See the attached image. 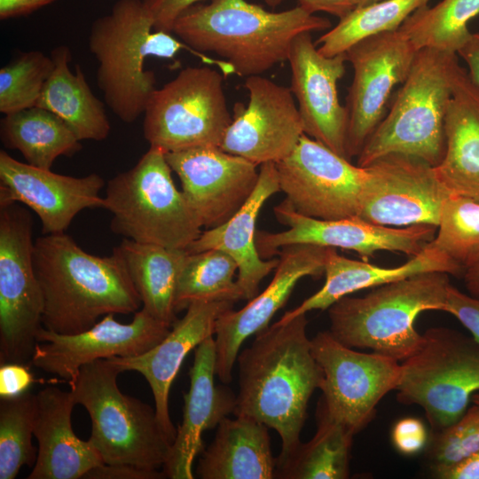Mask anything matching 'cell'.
Listing matches in <instances>:
<instances>
[{
	"label": "cell",
	"mask_w": 479,
	"mask_h": 479,
	"mask_svg": "<svg viewBox=\"0 0 479 479\" xmlns=\"http://www.w3.org/2000/svg\"><path fill=\"white\" fill-rule=\"evenodd\" d=\"M307 325L306 314L276 322L257 333L236 360L239 393L233 414L253 418L276 430L281 440L276 467L301 444L309 400L323 380Z\"/></svg>",
	"instance_id": "1"
},
{
	"label": "cell",
	"mask_w": 479,
	"mask_h": 479,
	"mask_svg": "<svg viewBox=\"0 0 479 479\" xmlns=\"http://www.w3.org/2000/svg\"><path fill=\"white\" fill-rule=\"evenodd\" d=\"M34 266L43 298V326L78 334L107 314H130L142 304L116 250L109 256L84 251L65 232L34 242Z\"/></svg>",
	"instance_id": "2"
},
{
	"label": "cell",
	"mask_w": 479,
	"mask_h": 479,
	"mask_svg": "<svg viewBox=\"0 0 479 479\" xmlns=\"http://www.w3.org/2000/svg\"><path fill=\"white\" fill-rule=\"evenodd\" d=\"M329 20L301 6L274 12L247 0L197 4L175 21L171 33L199 52H214L241 76L261 75L287 60L300 34L331 27Z\"/></svg>",
	"instance_id": "3"
},
{
	"label": "cell",
	"mask_w": 479,
	"mask_h": 479,
	"mask_svg": "<svg viewBox=\"0 0 479 479\" xmlns=\"http://www.w3.org/2000/svg\"><path fill=\"white\" fill-rule=\"evenodd\" d=\"M88 47L98 63L96 78L105 102L126 123L144 114L157 89L154 73L145 67L148 57L173 59L187 50L207 64L221 65L170 33L156 30L143 0L117 1L91 25Z\"/></svg>",
	"instance_id": "4"
},
{
	"label": "cell",
	"mask_w": 479,
	"mask_h": 479,
	"mask_svg": "<svg viewBox=\"0 0 479 479\" xmlns=\"http://www.w3.org/2000/svg\"><path fill=\"white\" fill-rule=\"evenodd\" d=\"M448 275L422 272L379 286L362 297L346 295L327 309L328 331L345 346L403 361L424 340L414 327L416 318L426 310L445 311Z\"/></svg>",
	"instance_id": "5"
},
{
	"label": "cell",
	"mask_w": 479,
	"mask_h": 479,
	"mask_svg": "<svg viewBox=\"0 0 479 479\" xmlns=\"http://www.w3.org/2000/svg\"><path fill=\"white\" fill-rule=\"evenodd\" d=\"M457 53L418 50L389 112L365 143L357 165L366 167L392 153L416 157L432 167L445 151L444 121Z\"/></svg>",
	"instance_id": "6"
},
{
	"label": "cell",
	"mask_w": 479,
	"mask_h": 479,
	"mask_svg": "<svg viewBox=\"0 0 479 479\" xmlns=\"http://www.w3.org/2000/svg\"><path fill=\"white\" fill-rule=\"evenodd\" d=\"M121 373L108 358L98 359L82 366L70 385L76 404L90 417L89 440L105 464L163 467L172 443L155 409L120 390L117 377Z\"/></svg>",
	"instance_id": "7"
},
{
	"label": "cell",
	"mask_w": 479,
	"mask_h": 479,
	"mask_svg": "<svg viewBox=\"0 0 479 479\" xmlns=\"http://www.w3.org/2000/svg\"><path fill=\"white\" fill-rule=\"evenodd\" d=\"M171 171L166 153L150 146L134 167L108 181L102 208L112 214L114 233L185 249L200 236L201 225Z\"/></svg>",
	"instance_id": "8"
},
{
	"label": "cell",
	"mask_w": 479,
	"mask_h": 479,
	"mask_svg": "<svg viewBox=\"0 0 479 479\" xmlns=\"http://www.w3.org/2000/svg\"><path fill=\"white\" fill-rule=\"evenodd\" d=\"M423 338L401 363L397 398L420 406L436 432L457 421L479 391V342L442 326L428 329Z\"/></svg>",
	"instance_id": "9"
},
{
	"label": "cell",
	"mask_w": 479,
	"mask_h": 479,
	"mask_svg": "<svg viewBox=\"0 0 479 479\" xmlns=\"http://www.w3.org/2000/svg\"><path fill=\"white\" fill-rule=\"evenodd\" d=\"M221 74L187 67L151 95L143 133L150 146L167 153L218 146L232 122Z\"/></svg>",
	"instance_id": "10"
},
{
	"label": "cell",
	"mask_w": 479,
	"mask_h": 479,
	"mask_svg": "<svg viewBox=\"0 0 479 479\" xmlns=\"http://www.w3.org/2000/svg\"><path fill=\"white\" fill-rule=\"evenodd\" d=\"M33 219L20 203L0 205V362L31 359L43 298L33 260Z\"/></svg>",
	"instance_id": "11"
},
{
	"label": "cell",
	"mask_w": 479,
	"mask_h": 479,
	"mask_svg": "<svg viewBox=\"0 0 479 479\" xmlns=\"http://www.w3.org/2000/svg\"><path fill=\"white\" fill-rule=\"evenodd\" d=\"M310 342L323 371L319 401L334 420L356 435L373 420L379 402L396 390L401 364L382 354L345 346L329 331L318 332Z\"/></svg>",
	"instance_id": "12"
},
{
	"label": "cell",
	"mask_w": 479,
	"mask_h": 479,
	"mask_svg": "<svg viewBox=\"0 0 479 479\" xmlns=\"http://www.w3.org/2000/svg\"><path fill=\"white\" fill-rule=\"evenodd\" d=\"M276 167L279 190L296 212L322 220L357 216L368 177L365 167L353 165L306 134Z\"/></svg>",
	"instance_id": "13"
},
{
	"label": "cell",
	"mask_w": 479,
	"mask_h": 479,
	"mask_svg": "<svg viewBox=\"0 0 479 479\" xmlns=\"http://www.w3.org/2000/svg\"><path fill=\"white\" fill-rule=\"evenodd\" d=\"M418 50L397 28L366 37L345 53L353 68L346 98V153L357 157L387 114L394 88L408 75Z\"/></svg>",
	"instance_id": "14"
},
{
	"label": "cell",
	"mask_w": 479,
	"mask_h": 479,
	"mask_svg": "<svg viewBox=\"0 0 479 479\" xmlns=\"http://www.w3.org/2000/svg\"><path fill=\"white\" fill-rule=\"evenodd\" d=\"M276 219L287 230L269 232L256 231L255 243L262 258H271L279 248L295 244H310L356 251L366 261L374 252L388 250L414 256L436 236V226L415 224L389 227L369 223L358 216L322 220L296 212L284 200L274 207Z\"/></svg>",
	"instance_id": "15"
},
{
	"label": "cell",
	"mask_w": 479,
	"mask_h": 479,
	"mask_svg": "<svg viewBox=\"0 0 479 479\" xmlns=\"http://www.w3.org/2000/svg\"><path fill=\"white\" fill-rule=\"evenodd\" d=\"M114 315L104 316L78 334H59L43 326L36 335L31 364L67 381L70 386L84 365L114 357L141 355L160 343L172 326L143 308L128 324L116 321Z\"/></svg>",
	"instance_id": "16"
},
{
	"label": "cell",
	"mask_w": 479,
	"mask_h": 479,
	"mask_svg": "<svg viewBox=\"0 0 479 479\" xmlns=\"http://www.w3.org/2000/svg\"><path fill=\"white\" fill-rule=\"evenodd\" d=\"M365 168L368 177L357 216L389 227H437L443 204L452 193L432 166L416 157L392 153Z\"/></svg>",
	"instance_id": "17"
},
{
	"label": "cell",
	"mask_w": 479,
	"mask_h": 479,
	"mask_svg": "<svg viewBox=\"0 0 479 479\" xmlns=\"http://www.w3.org/2000/svg\"><path fill=\"white\" fill-rule=\"evenodd\" d=\"M247 106L237 103L219 147L257 166L278 163L294 150L304 133L294 95L262 75L247 77Z\"/></svg>",
	"instance_id": "18"
},
{
	"label": "cell",
	"mask_w": 479,
	"mask_h": 479,
	"mask_svg": "<svg viewBox=\"0 0 479 479\" xmlns=\"http://www.w3.org/2000/svg\"><path fill=\"white\" fill-rule=\"evenodd\" d=\"M166 159L201 227L207 229L223 224L239 211L259 177L256 164L218 146L167 153Z\"/></svg>",
	"instance_id": "19"
},
{
	"label": "cell",
	"mask_w": 479,
	"mask_h": 479,
	"mask_svg": "<svg viewBox=\"0 0 479 479\" xmlns=\"http://www.w3.org/2000/svg\"><path fill=\"white\" fill-rule=\"evenodd\" d=\"M330 247L310 244L287 246L279 251V264L269 286L239 310L223 313L216 324V374L224 384L232 370L243 342L269 326L275 313L304 277L324 274Z\"/></svg>",
	"instance_id": "20"
},
{
	"label": "cell",
	"mask_w": 479,
	"mask_h": 479,
	"mask_svg": "<svg viewBox=\"0 0 479 479\" xmlns=\"http://www.w3.org/2000/svg\"><path fill=\"white\" fill-rule=\"evenodd\" d=\"M290 90L298 102L304 133L346 158L348 119L338 97L337 84L345 73L346 53L321 54L310 32L292 42L288 58Z\"/></svg>",
	"instance_id": "21"
},
{
	"label": "cell",
	"mask_w": 479,
	"mask_h": 479,
	"mask_svg": "<svg viewBox=\"0 0 479 479\" xmlns=\"http://www.w3.org/2000/svg\"><path fill=\"white\" fill-rule=\"evenodd\" d=\"M104 179L75 177L32 166L0 151V205L22 203L40 218L43 234L60 233L85 208L103 207Z\"/></svg>",
	"instance_id": "22"
},
{
	"label": "cell",
	"mask_w": 479,
	"mask_h": 479,
	"mask_svg": "<svg viewBox=\"0 0 479 479\" xmlns=\"http://www.w3.org/2000/svg\"><path fill=\"white\" fill-rule=\"evenodd\" d=\"M231 301L191 303L184 317L177 319L168 335L146 352L134 357L108 358L120 371H135L149 383L159 422L173 444L177 429L169 416L170 387L189 352L213 336L218 318L232 309Z\"/></svg>",
	"instance_id": "23"
},
{
	"label": "cell",
	"mask_w": 479,
	"mask_h": 479,
	"mask_svg": "<svg viewBox=\"0 0 479 479\" xmlns=\"http://www.w3.org/2000/svg\"><path fill=\"white\" fill-rule=\"evenodd\" d=\"M215 376L216 343L210 336L195 348L189 371L190 388L184 395L182 422L162 467L168 478L192 479L193 461L204 450L203 432L233 413L236 396L225 384L216 385Z\"/></svg>",
	"instance_id": "24"
},
{
	"label": "cell",
	"mask_w": 479,
	"mask_h": 479,
	"mask_svg": "<svg viewBox=\"0 0 479 479\" xmlns=\"http://www.w3.org/2000/svg\"><path fill=\"white\" fill-rule=\"evenodd\" d=\"M34 436L36 460L27 479H78L104 463L90 440H81L72 428L76 404L73 392L49 386L36 394Z\"/></svg>",
	"instance_id": "25"
},
{
	"label": "cell",
	"mask_w": 479,
	"mask_h": 479,
	"mask_svg": "<svg viewBox=\"0 0 479 479\" xmlns=\"http://www.w3.org/2000/svg\"><path fill=\"white\" fill-rule=\"evenodd\" d=\"M278 192L276 163L260 165L256 186L240 209L223 224L201 232L186 248L189 253L216 249L230 255L238 265L236 281L243 300L256 296L261 281L279 264V258H262L255 243V224L261 208Z\"/></svg>",
	"instance_id": "26"
},
{
	"label": "cell",
	"mask_w": 479,
	"mask_h": 479,
	"mask_svg": "<svg viewBox=\"0 0 479 479\" xmlns=\"http://www.w3.org/2000/svg\"><path fill=\"white\" fill-rule=\"evenodd\" d=\"M445 151L433 167L452 194L479 200V86L457 65L444 121Z\"/></svg>",
	"instance_id": "27"
},
{
	"label": "cell",
	"mask_w": 479,
	"mask_h": 479,
	"mask_svg": "<svg viewBox=\"0 0 479 479\" xmlns=\"http://www.w3.org/2000/svg\"><path fill=\"white\" fill-rule=\"evenodd\" d=\"M428 271H442L454 276H463L465 273L460 265L430 243L405 263L392 268L373 265L365 260L349 259L338 255L335 248L330 247L325 265L326 281L323 287L298 307L285 312L277 322L285 323L314 310H327L339 299L354 292Z\"/></svg>",
	"instance_id": "28"
},
{
	"label": "cell",
	"mask_w": 479,
	"mask_h": 479,
	"mask_svg": "<svg viewBox=\"0 0 479 479\" xmlns=\"http://www.w3.org/2000/svg\"><path fill=\"white\" fill-rule=\"evenodd\" d=\"M235 417L219 422L212 443L201 452L196 475L201 479L275 478L269 428L253 418Z\"/></svg>",
	"instance_id": "29"
},
{
	"label": "cell",
	"mask_w": 479,
	"mask_h": 479,
	"mask_svg": "<svg viewBox=\"0 0 479 479\" xmlns=\"http://www.w3.org/2000/svg\"><path fill=\"white\" fill-rule=\"evenodd\" d=\"M54 68L35 106L51 111L63 120L79 140H105L111 125L104 103L92 92L82 67H69L71 51L59 45L51 51Z\"/></svg>",
	"instance_id": "30"
},
{
	"label": "cell",
	"mask_w": 479,
	"mask_h": 479,
	"mask_svg": "<svg viewBox=\"0 0 479 479\" xmlns=\"http://www.w3.org/2000/svg\"><path fill=\"white\" fill-rule=\"evenodd\" d=\"M114 249L126 265L143 309L155 318L172 326L177 320V285L188 255L187 249L129 239H124Z\"/></svg>",
	"instance_id": "31"
},
{
	"label": "cell",
	"mask_w": 479,
	"mask_h": 479,
	"mask_svg": "<svg viewBox=\"0 0 479 479\" xmlns=\"http://www.w3.org/2000/svg\"><path fill=\"white\" fill-rule=\"evenodd\" d=\"M4 145L18 150L26 162L51 169L59 156H72L82 149L70 127L51 111L33 106L10 114L0 122Z\"/></svg>",
	"instance_id": "32"
},
{
	"label": "cell",
	"mask_w": 479,
	"mask_h": 479,
	"mask_svg": "<svg viewBox=\"0 0 479 479\" xmlns=\"http://www.w3.org/2000/svg\"><path fill=\"white\" fill-rule=\"evenodd\" d=\"M314 436L276 467L275 478L346 479L355 434L334 420L319 401Z\"/></svg>",
	"instance_id": "33"
},
{
	"label": "cell",
	"mask_w": 479,
	"mask_h": 479,
	"mask_svg": "<svg viewBox=\"0 0 479 479\" xmlns=\"http://www.w3.org/2000/svg\"><path fill=\"white\" fill-rule=\"evenodd\" d=\"M479 14V0H442L413 12L399 27L417 50L457 53L471 35L470 20Z\"/></svg>",
	"instance_id": "34"
},
{
	"label": "cell",
	"mask_w": 479,
	"mask_h": 479,
	"mask_svg": "<svg viewBox=\"0 0 479 479\" xmlns=\"http://www.w3.org/2000/svg\"><path fill=\"white\" fill-rule=\"evenodd\" d=\"M238 265L227 254L209 249L189 253L180 271L175 297L178 313L199 301L237 302L243 300L235 273Z\"/></svg>",
	"instance_id": "35"
},
{
	"label": "cell",
	"mask_w": 479,
	"mask_h": 479,
	"mask_svg": "<svg viewBox=\"0 0 479 479\" xmlns=\"http://www.w3.org/2000/svg\"><path fill=\"white\" fill-rule=\"evenodd\" d=\"M429 0H382L356 8L316 42L318 51L326 57L345 53L357 42L381 33L399 28Z\"/></svg>",
	"instance_id": "36"
},
{
	"label": "cell",
	"mask_w": 479,
	"mask_h": 479,
	"mask_svg": "<svg viewBox=\"0 0 479 479\" xmlns=\"http://www.w3.org/2000/svg\"><path fill=\"white\" fill-rule=\"evenodd\" d=\"M36 395L30 391L0 403V479H13L22 466H32L37 457L32 444L36 414Z\"/></svg>",
	"instance_id": "37"
},
{
	"label": "cell",
	"mask_w": 479,
	"mask_h": 479,
	"mask_svg": "<svg viewBox=\"0 0 479 479\" xmlns=\"http://www.w3.org/2000/svg\"><path fill=\"white\" fill-rule=\"evenodd\" d=\"M437 227L430 245L465 271L479 260V200L449 195L443 204Z\"/></svg>",
	"instance_id": "38"
},
{
	"label": "cell",
	"mask_w": 479,
	"mask_h": 479,
	"mask_svg": "<svg viewBox=\"0 0 479 479\" xmlns=\"http://www.w3.org/2000/svg\"><path fill=\"white\" fill-rule=\"evenodd\" d=\"M54 68L51 57L40 51L18 55L0 69V112L10 114L35 106Z\"/></svg>",
	"instance_id": "39"
},
{
	"label": "cell",
	"mask_w": 479,
	"mask_h": 479,
	"mask_svg": "<svg viewBox=\"0 0 479 479\" xmlns=\"http://www.w3.org/2000/svg\"><path fill=\"white\" fill-rule=\"evenodd\" d=\"M474 404V403H473ZM479 451V404H474L452 425L433 432L427 458L433 475L446 470Z\"/></svg>",
	"instance_id": "40"
},
{
	"label": "cell",
	"mask_w": 479,
	"mask_h": 479,
	"mask_svg": "<svg viewBox=\"0 0 479 479\" xmlns=\"http://www.w3.org/2000/svg\"><path fill=\"white\" fill-rule=\"evenodd\" d=\"M445 312L458 318L479 342V298L469 296L451 285Z\"/></svg>",
	"instance_id": "41"
},
{
	"label": "cell",
	"mask_w": 479,
	"mask_h": 479,
	"mask_svg": "<svg viewBox=\"0 0 479 479\" xmlns=\"http://www.w3.org/2000/svg\"><path fill=\"white\" fill-rule=\"evenodd\" d=\"M392 442L396 449L404 455H413L426 445L428 434L422 421L415 418L398 420L392 429Z\"/></svg>",
	"instance_id": "42"
},
{
	"label": "cell",
	"mask_w": 479,
	"mask_h": 479,
	"mask_svg": "<svg viewBox=\"0 0 479 479\" xmlns=\"http://www.w3.org/2000/svg\"><path fill=\"white\" fill-rule=\"evenodd\" d=\"M204 0H143L156 30L171 33L177 19L190 7Z\"/></svg>",
	"instance_id": "43"
},
{
	"label": "cell",
	"mask_w": 479,
	"mask_h": 479,
	"mask_svg": "<svg viewBox=\"0 0 479 479\" xmlns=\"http://www.w3.org/2000/svg\"><path fill=\"white\" fill-rule=\"evenodd\" d=\"M34 383L29 369L20 363H4L0 366V397L8 399L28 391Z\"/></svg>",
	"instance_id": "44"
},
{
	"label": "cell",
	"mask_w": 479,
	"mask_h": 479,
	"mask_svg": "<svg viewBox=\"0 0 479 479\" xmlns=\"http://www.w3.org/2000/svg\"><path fill=\"white\" fill-rule=\"evenodd\" d=\"M88 479H162L166 475L158 469H146L130 464H101L90 469Z\"/></svg>",
	"instance_id": "45"
},
{
	"label": "cell",
	"mask_w": 479,
	"mask_h": 479,
	"mask_svg": "<svg viewBox=\"0 0 479 479\" xmlns=\"http://www.w3.org/2000/svg\"><path fill=\"white\" fill-rule=\"evenodd\" d=\"M271 7H277L283 0H264ZM299 6L314 14L326 12L340 20L347 16L359 5V0H298Z\"/></svg>",
	"instance_id": "46"
},
{
	"label": "cell",
	"mask_w": 479,
	"mask_h": 479,
	"mask_svg": "<svg viewBox=\"0 0 479 479\" xmlns=\"http://www.w3.org/2000/svg\"><path fill=\"white\" fill-rule=\"evenodd\" d=\"M56 0H0V19L27 15Z\"/></svg>",
	"instance_id": "47"
},
{
	"label": "cell",
	"mask_w": 479,
	"mask_h": 479,
	"mask_svg": "<svg viewBox=\"0 0 479 479\" xmlns=\"http://www.w3.org/2000/svg\"><path fill=\"white\" fill-rule=\"evenodd\" d=\"M457 55L466 63L471 80L479 86V32L471 34Z\"/></svg>",
	"instance_id": "48"
},
{
	"label": "cell",
	"mask_w": 479,
	"mask_h": 479,
	"mask_svg": "<svg viewBox=\"0 0 479 479\" xmlns=\"http://www.w3.org/2000/svg\"><path fill=\"white\" fill-rule=\"evenodd\" d=\"M439 479H479V451L456 466L435 475Z\"/></svg>",
	"instance_id": "49"
},
{
	"label": "cell",
	"mask_w": 479,
	"mask_h": 479,
	"mask_svg": "<svg viewBox=\"0 0 479 479\" xmlns=\"http://www.w3.org/2000/svg\"><path fill=\"white\" fill-rule=\"evenodd\" d=\"M463 278L470 294L479 298V260L466 269Z\"/></svg>",
	"instance_id": "50"
},
{
	"label": "cell",
	"mask_w": 479,
	"mask_h": 479,
	"mask_svg": "<svg viewBox=\"0 0 479 479\" xmlns=\"http://www.w3.org/2000/svg\"><path fill=\"white\" fill-rule=\"evenodd\" d=\"M380 1H382V0H359L358 7L364 6V5H368V4L377 3V2H380Z\"/></svg>",
	"instance_id": "51"
},
{
	"label": "cell",
	"mask_w": 479,
	"mask_h": 479,
	"mask_svg": "<svg viewBox=\"0 0 479 479\" xmlns=\"http://www.w3.org/2000/svg\"><path fill=\"white\" fill-rule=\"evenodd\" d=\"M472 403L479 404V393H475L471 398Z\"/></svg>",
	"instance_id": "52"
}]
</instances>
